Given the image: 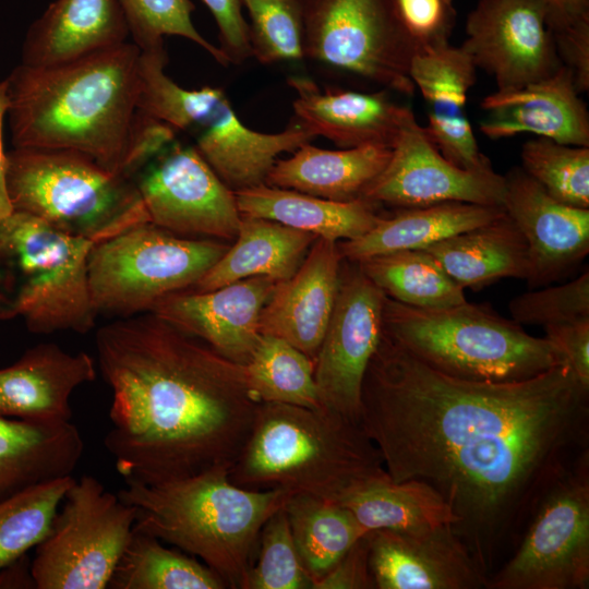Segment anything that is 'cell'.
Listing matches in <instances>:
<instances>
[{
    "label": "cell",
    "mask_w": 589,
    "mask_h": 589,
    "mask_svg": "<svg viewBox=\"0 0 589 589\" xmlns=\"http://www.w3.org/2000/svg\"><path fill=\"white\" fill-rule=\"evenodd\" d=\"M317 238L269 219L241 216L236 242L192 290L209 291L254 276L286 280L301 265Z\"/></svg>",
    "instance_id": "1f68e13d"
},
{
    "label": "cell",
    "mask_w": 589,
    "mask_h": 589,
    "mask_svg": "<svg viewBox=\"0 0 589 589\" xmlns=\"http://www.w3.org/2000/svg\"><path fill=\"white\" fill-rule=\"evenodd\" d=\"M423 250L464 289H479L501 278L529 276L527 242L506 213Z\"/></svg>",
    "instance_id": "4dcf8cb0"
},
{
    "label": "cell",
    "mask_w": 589,
    "mask_h": 589,
    "mask_svg": "<svg viewBox=\"0 0 589 589\" xmlns=\"http://www.w3.org/2000/svg\"><path fill=\"white\" fill-rule=\"evenodd\" d=\"M480 131L500 140L532 133L555 142L589 146V115L569 70L513 89H496L481 101Z\"/></svg>",
    "instance_id": "7402d4cb"
},
{
    "label": "cell",
    "mask_w": 589,
    "mask_h": 589,
    "mask_svg": "<svg viewBox=\"0 0 589 589\" xmlns=\"http://www.w3.org/2000/svg\"><path fill=\"white\" fill-rule=\"evenodd\" d=\"M549 27L557 57L570 71L578 93L589 91V7L555 9L549 5Z\"/></svg>",
    "instance_id": "bcb514c9"
},
{
    "label": "cell",
    "mask_w": 589,
    "mask_h": 589,
    "mask_svg": "<svg viewBox=\"0 0 589 589\" xmlns=\"http://www.w3.org/2000/svg\"><path fill=\"white\" fill-rule=\"evenodd\" d=\"M504 178L503 208L528 245L529 287L565 278L589 253V208L552 197L522 168H513Z\"/></svg>",
    "instance_id": "e0dca14e"
},
{
    "label": "cell",
    "mask_w": 589,
    "mask_h": 589,
    "mask_svg": "<svg viewBox=\"0 0 589 589\" xmlns=\"http://www.w3.org/2000/svg\"><path fill=\"white\" fill-rule=\"evenodd\" d=\"M170 125L137 111L127 153L124 176L132 178L175 141Z\"/></svg>",
    "instance_id": "c3c4849f"
},
{
    "label": "cell",
    "mask_w": 589,
    "mask_h": 589,
    "mask_svg": "<svg viewBox=\"0 0 589 589\" xmlns=\"http://www.w3.org/2000/svg\"><path fill=\"white\" fill-rule=\"evenodd\" d=\"M96 360L87 352L71 353L53 342L25 350L11 365L0 369V416L35 421L72 419L70 399L97 376Z\"/></svg>",
    "instance_id": "603a6c76"
},
{
    "label": "cell",
    "mask_w": 589,
    "mask_h": 589,
    "mask_svg": "<svg viewBox=\"0 0 589 589\" xmlns=\"http://www.w3.org/2000/svg\"><path fill=\"white\" fill-rule=\"evenodd\" d=\"M360 425L393 481L421 480L443 496L490 576L544 491L589 449V388L567 364L522 381L457 378L383 333Z\"/></svg>",
    "instance_id": "6da1fadb"
},
{
    "label": "cell",
    "mask_w": 589,
    "mask_h": 589,
    "mask_svg": "<svg viewBox=\"0 0 589 589\" xmlns=\"http://www.w3.org/2000/svg\"><path fill=\"white\" fill-rule=\"evenodd\" d=\"M129 35L119 0H56L27 29L21 63L70 62L123 44Z\"/></svg>",
    "instance_id": "484cf974"
},
{
    "label": "cell",
    "mask_w": 589,
    "mask_h": 589,
    "mask_svg": "<svg viewBox=\"0 0 589 589\" xmlns=\"http://www.w3.org/2000/svg\"><path fill=\"white\" fill-rule=\"evenodd\" d=\"M73 476L45 481L0 500V569L48 534Z\"/></svg>",
    "instance_id": "f35d334b"
},
{
    "label": "cell",
    "mask_w": 589,
    "mask_h": 589,
    "mask_svg": "<svg viewBox=\"0 0 589 589\" xmlns=\"http://www.w3.org/2000/svg\"><path fill=\"white\" fill-rule=\"evenodd\" d=\"M505 214L501 206L445 202L398 208L363 236L338 243L342 260L360 262L402 250L425 249L459 232L485 225Z\"/></svg>",
    "instance_id": "f546056e"
},
{
    "label": "cell",
    "mask_w": 589,
    "mask_h": 589,
    "mask_svg": "<svg viewBox=\"0 0 589 589\" xmlns=\"http://www.w3.org/2000/svg\"><path fill=\"white\" fill-rule=\"evenodd\" d=\"M250 23L252 57L263 64L303 59L300 0H242Z\"/></svg>",
    "instance_id": "60d3db41"
},
{
    "label": "cell",
    "mask_w": 589,
    "mask_h": 589,
    "mask_svg": "<svg viewBox=\"0 0 589 589\" xmlns=\"http://www.w3.org/2000/svg\"><path fill=\"white\" fill-rule=\"evenodd\" d=\"M227 467L159 482L124 481L118 495L136 509L134 529L200 558L225 582L244 589L265 521L290 493L251 490Z\"/></svg>",
    "instance_id": "277c9868"
},
{
    "label": "cell",
    "mask_w": 589,
    "mask_h": 589,
    "mask_svg": "<svg viewBox=\"0 0 589 589\" xmlns=\"http://www.w3.org/2000/svg\"><path fill=\"white\" fill-rule=\"evenodd\" d=\"M12 209L96 242L148 217L135 182L67 149L15 148L5 154Z\"/></svg>",
    "instance_id": "ba28073f"
},
{
    "label": "cell",
    "mask_w": 589,
    "mask_h": 589,
    "mask_svg": "<svg viewBox=\"0 0 589 589\" xmlns=\"http://www.w3.org/2000/svg\"><path fill=\"white\" fill-rule=\"evenodd\" d=\"M130 35L140 48L164 44L165 36L189 39L209 53L219 64H230L219 47L200 34L192 21L194 5L191 0H119Z\"/></svg>",
    "instance_id": "b9f144b4"
},
{
    "label": "cell",
    "mask_w": 589,
    "mask_h": 589,
    "mask_svg": "<svg viewBox=\"0 0 589 589\" xmlns=\"http://www.w3.org/2000/svg\"><path fill=\"white\" fill-rule=\"evenodd\" d=\"M139 57L125 41L61 64H17L5 77L13 147L74 151L124 176Z\"/></svg>",
    "instance_id": "3957f363"
},
{
    "label": "cell",
    "mask_w": 589,
    "mask_h": 589,
    "mask_svg": "<svg viewBox=\"0 0 589 589\" xmlns=\"http://www.w3.org/2000/svg\"><path fill=\"white\" fill-rule=\"evenodd\" d=\"M218 27L220 49L230 63L252 57L249 23L242 13V0H202Z\"/></svg>",
    "instance_id": "7dc6e473"
},
{
    "label": "cell",
    "mask_w": 589,
    "mask_h": 589,
    "mask_svg": "<svg viewBox=\"0 0 589 589\" xmlns=\"http://www.w3.org/2000/svg\"><path fill=\"white\" fill-rule=\"evenodd\" d=\"M0 588H35L27 555L0 569Z\"/></svg>",
    "instance_id": "f5cc1de1"
},
{
    "label": "cell",
    "mask_w": 589,
    "mask_h": 589,
    "mask_svg": "<svg viewBox=\"0 0 589 589\" xmlns=\"http://www.w3.org/2000/svg\"><path fill=\"white\" fill-rule=\"evenodd\" d=\"M369 534L364 533L336 564L313 585V589H375L369 563Z\"/></svg>",
    "instance_id": "681fc988"
},
{
    "label": "cell",
    "mask_w": 589,
    "mask_h": 589,
    "mask_svg": "<svg viewBox=\"0 0 589 589\" xmlns=\"http://www.w3.org/2000/svg\"><path fill=\"white\" fill-rule=\"evenodd\" d=\"M392 148L366 145L324 149L310 143L292 156L277 159L265 184L313 196L349 202L362 199L366 188L386 167Z\"/></svg>",
    "instance_id": "83f0119b"
},
{
    "label": "cell",
    "mask_w": 589,
    "mask_h": 589,
    "mask_svg": "<svg viewBox=\"0 0 589 589\" xmlns=\"http://www.w3.org/2000/svg\"><path fill=\"white\" fill-rule=\"evenodd\" d=\"M519 325H554L589 318V272L561 286L531 290L508 305Z\"/></svg>",
    "instance_id": "ee69618b"
},
{
    "label": "cell",
    "mask_w": 589,
    "mask_h": 589,
    "mask_svg": "<svg viewBox=\"0 0 589 589\" xmlns=\"http://www.w3.org/2000/svg\"><path fill=\"white\" fill-rule=\"evenodd\" d=\"M366 530L416 531L458 521L443 496L424 481L374 480L339 502Z\"/></svg>",
    "instance_id": "d6a6232c"
},
{
    "label": "cell",
    "mask_w": 589,
    "mask_h": 589,
    "mask_svg": "<svg viewBox=\"0 0 589 589\" xmlns=\"http://www.w3.org/2000/svg\"><path fill=\"white\" fill-rule=\"evenodd\" d=\"M545 337L563 352L567 365L589 388V318L544 326Z\"/></svg>",
    "instance_id": "f907efd6"
},
{
    "label": "cell",
    "mask_w": 589,
    "mask_h": 589,
    "mask_svg": "<svg viewBox=\"0 0 589 589\" xmlns=\"http://www.w3.org/2000/svg\"><path fill=\"white\" fill-rule=\"evenodd\" d=\"M386 1L412 57L449 44L457 16L453 0Z\"/></svg>",
    "instance_id": "f6af8a7d"
},
{
    "label": "cell",
    "mask_w": 589,
    "mask_h": 589,
    "mask_svg": "<svg viewBox=\"0 0 589 589\" xmlns=\"http://www.w3.org/2000/svg\"><path fill=\"white\" fill-rule=\"evenodd\" d=\"M84 450L71 422L0 416V500L32 485L72 476Z\"/></svg>",
    "instance_id": "4316f807"
},
{
    "label": "cell",
    "mask_w": 589,
    "mask_h": 589,
    "mask_svg": "<svg viewBox=\"0 0 589 589\" xmlns=\"http://www.w3.org/2000/svg\"><path fill=\"white\" fill-rule=\"evenodd\" d=\"M303 58L412 96L411 52L386 0H300Z\"/></svg>",
    "instance_id": "7c38bea8"
},
{
    "label": "cell",
    "mask_w": 589,
    "mask_h": 589,
    "mask_svg": "<svg viewBox=\"0 0 589 589\" xmlns=\"http://www.w3.org/2000/svg\"><path fill=\"white\" fill-rule=\"evenodd\" d=\"M194 147L233 192L265 183L281 153H293L316 136L296 119L278 133L247 127L227 95L196 129Z\"/></svg>",
    "instance_id": "d4e9b609"
},
{
    "label": "cell",
    "mask_w": 589,
    "mask_h": 589,
    "mask_svg": "<svg viewBox=\"0 0 589 589\" xmlns=\"http://www.w3.org/2000/svg\"><path fill=\"white\" fill-rule=\"evenodd\" d=\"M543 0H479L466 21L460 46L476 68L490 74L497 89L543 80L562 65Z\"/></svg>",
    "instance_id": "2e32d148"
},
{
    "label": "cell",
    "mask_w": 589,
    "mask_h": 589,
    "mask_svg": "<svg viewBox=\"0 0 589 589\" xmlns=\"http://www.w3.org/2000/svg\"><path fill=\"white\" fill-rule=\"evenodd\" d=\"M235 195L241 216L269 219L336 242L363 236L383 217L375 212L376 204L363 199L338 202L265 183Z\"/></svg>",
    "instance_id": "f1b7e54d"
},
{
    "label": "cell",
    "mask_w": 589,
    "mask_h": 589,
    "mask_svg": "<svg viewBox=\"0 0 589 589\" xmlns=\"http://www.w3.org/2000/svg\"><path fill=\"white\" fill-rule=\"evenodd\" d=\"M284 508L300 560L313 585L368 532L339 502L290 494Z\"/></svg>",
    "instance_id": "836d02e7"
},
{
    "label": "cell",
    "mask_w": 589,
    "mask_h": 589,
    "mask_svg": "<svg viewBox=\"0 0 589 589\" xmlns=\"http://www.w3.org/2000/svg\"><path fill=\"white\" fill-rule=\"evenodd\" d=\"M296 92V119L315 136L340 148L377 145L392 148L405 120L412 111L389 97L387 89L375 93L322 89L305 76H290Z\"/></svg>",
    "instance_id": "cb8c5ba5"
},
{
    "label": "cell",
    "mask_w": 589,
    "mask_h": 589,
    "mask_svg": "<svg viewBox=\"0 0 589 589\" xmlns=\"http://www.w3.org/2000/svg\"><path fill=\"white\" fill-rule=\"evenodd\" d=\"M136 509L93 476L74 479L35 548L36 589H105L133 533Z\"/></svg>",
    "instance_id": "30bf717a"
},
{
    "label": "cell",
    "mask_w": 589,
    "mask_h": 589,
    "mask_svg": "<svg viewBox=\"0 0 589 589\" xmlns=\"http://www.w3.org/2000/svg\"><path fill=\"white\" fill-rule=\"evenodd\" d=\"M520 157L524 171L552 197L589 208V146L538 136L524 143Z\"/></svg>",
    "instance_id": "ab89813d"
},
{
    "label": "cell",
    "mask_w": 589,
    "mask_h": 589,
    "mask_svg": "<svg viewBox=\"0 0 589 589\" xmlns=\"http://www.w3.org/2000/svg\"><path fill=\"white\" fill-rule=\"evenodd\" d=\"M95 344L112 393L104 444L124 481L231 469L262 404L243 364L153 312L104 325Z\"/></svg>",
    "instance_id": "7a4b0ae2"
},
{
    "label": "cell",
    "mask_w": 589,
    "mask_h": 589,
    "mask_svg": "<svg viewBox=\"0 0 589 589\" xmlns=\"http://www.w3.org/2000/svg\"><path fill=\"white\" fill-rule=\"evenodd\" d=\"M229 245L184 238L143 223L96 243L88 285L99 314L129 317L151 312L165 297L189 290Z\"/></svg>",
    "instance_id": "9c48e42d"
},
{
    "label": "cell",
    "mask_w": 589,
    "mask_h": 589,
    "mask_svg": "<svg viewBox=\"0 0 589 589\" xmlns=\"http://www.w3.org/2000/svg\"><path fill=\"white\" fill-rule=\"evenodd\" d=\"M383 333L430 368L468 381H522L567 364L554 342L488 304L420 309L385 297Z\"/></svg>",
    "instance_id": "8992f818"
},
{
    "label": "cell",
    "mask_w": 589,
    "mask_h": 589,
    "mask_svg": "<svg viewBox=\"0 0 589 589\" xmlns=\"http://www.w3.org/2000/svg\"><path fill=\"white\" fill-rule=\"evenodd\" d=\"M505 178L494 171L467 170L447 160L411 111L383 171L362 199L376 205L411 208L445 202L503 207Z\"/></svg>",
    "instance_id": "9a60e30c"
},
{
    "label": "cell",
    "mask_w": 589,
    "mask_h": 589,
    "mask_svg": "<svg viewBox=\"0 0 589 589\" xmlns=\"http://www.w3.org/2000/svg\"><path fill=\"white\" fill-rule=\"evenodd\" d=\"M368 534L375 589H486L489 576L450 525Z\"/></svg>",
    "instance_id": "ac0fdd59"
},
{
    "label": "cell",
    "mask_w": 589,
    "mask_h": 589,
    "mask_svg": "<svg viewBox=\"0 0 589 589\" xmlns=\"http://www.w3.org/2000/svg\"><path fill=\"white\" fill-rule=\"evenodd\" d=\"M341 260L336 241L317 238L294 274L276 285L261 313V335L279 337L315 361L335 306Z\"/></svg>",
    "instance_id": "44dd1931"
},
{
    "label": "cell",
    "mask_w": 589,
    "mask_h": 589,
    "mask_svg": "<svg viewBox=\"0 0 589 589\" xmlns=\"http://www.w3.org/2000/svg\"><path fill=\"white\" fill-rule=\"evenodd\" d=\"M476 65L461 47L450 44L414 55L409 75L428 106V136L450 163L467 170L492 168L478 146L466 115Z\"/></svg>",
    "instance_id": "ffe728a7"
},
{
    "label": "cell",
    "mask_w": 589,
    "mask_h": 589,
    "mask_svg": "<svg viewBox=\"0 0 589 589\" xmlns=\"http://www.w3.org/2000/svg\"><path fill=\"white\" fill-rule=\"evenodd\" d=\"M385 297L353 263L340 275L335 306L314 361L321 406L359 424L363 378L383 336Z\"/></svg>",
    "instance_id": "5bb4252c"
},
{
    "label": "cell",
    "mask_w": 589,
    "mask_h": 589,
    "mask_svg": "<svg viewBox=\"0 0 589 589\" xmlns=\"http://www.w3.org/2000/svg\"><path fill=\"white\" fill-rule=\"evenodd\" d=\"M385 477L381 454L359 423L324 407L278 402L260 405L229 472L242 488L334 502Z\"/></svg>",
    "instance_id": "5b68a950"
},
{
    "label": "cell",
    "mask_w": 589,
    "mask_h": 589,
    "mask_svg": "<svg viewBox=\"0 0 589 589\" xmlns=\"http://www.w3.org/2000/svg\"><path fill=\"white\" fill-rule=\"evenodd\" d=\"M257 549V558L248 573L244 589L312 588V579L300 560L284 507L265 521Z\"/></svg>",
    "instance_id": "7bdbcfd3"
},
{
    "label": "cell",
    "mask_w": 589,
    "mask_h": 589,
    "mask_svg": "<svg viewBox=\"0 0 589 589\" xmlns=\"http://www.w3.org/2000/svg\"><path fill=\"white\" fill-rule=\"evenodd\" d=\"M248 383L261 402L320 408L314 361L288 341L261 335L243 364Z\"/></svg>",
    "instance_id": "74e56055"
},
{
    "label": "cell",
    "mask_w": 589,
    "mask_h": 589,
    "mask_svg": "<svg viewBox=\"0 0 589 589\" xmlns=\"http://www.w3.org/2000/svg\"><path fill=\"white\" fill-rule=\"evenodd\" d=\"M135 184L153 225L184 238H236L241 214L235 192L194 146L165 149Z\"/></svg>",
    "instance_id": "4fadbf2b"
},
{
    "label": "cell",
    "mask_w": 589,
    "mask_h": 589,
    "mask_svg": "<svg viewBox=\"0 0 589 589\" xmlns=\"http://www.w3.org/2000/svg\"><path fill=\"white\" fill-rule=\"evenodd\" d=\"M555 9H577L589 7V0H543Z\"/></svg>",
    "instance_id": "db71d44e"
},
{
    "label": "cell",
    "mask_w": 589,
    "mask_h": 589,
    "mask_svg": "<svg viewBox=\"0 0 589 589\" xmlns=\"http://www.w3.org/2000/svg\"><path fill=\"white\" fill-rule=\"evenodd\" d=\"M164 44L140 49L136 108L177 130H195L226 96L219 87L187 89L165 72Z\"/></svg>",
    "instance_id": "8d00e7d4"
},
{
    "label": "cell",
    "mask_w": 589,
    "mask_h": 589,
    "mask_svg": "<svg viewBox=\"0 0 589 589\" xmlns=\"http://www.w3.org/2000/svg\"><path fill=\"white\" fill-rule=\"evenodd\" d=\"M517 549L486 589L589 587V449L541 495Z\"/></svg>",
    "instance_id": "8fae6325"
},
{
    "label": "cell",
    "mask_w": 589,
    "mask_h": 589,
    "mask_svg": "<svg viewBox=\"0 0 589 589\" xmlns=\"http://www.w3.org/2000/svg\"><path fill=\"white\" fill-rule=\"evenodd\" d=\"M10 108L9 85L7 79L0 80V223L13 212L5 184V154L3 148V123Z\"/></svg>",
    "instance_id": "816d5d0a"
},
{
    "label": "cell",
    "mask_w": 589,
    "mask_h": 589,
    "mask_svg": "<svg viewBox=\"0 0 589 589\" xmlns=\"http://www.w3.org/2000/svg\"><path fill=\"white\" fill-rule=\"evenodd\" d=\"M386 297L420 309H444L466 302L457 285L423 249L402 250L357 262Z\"/></svg>",
    "instance_id": "d590c367"
},
{
    "label": "cell",
    "mask_w": 589,
    "mask_h": 589,
    "mask_svg": "<svg viewBox=\"0 0 589 589\" xmlns=\"http://www.w3.org/2000/svg\"><path fill=\"white\" fill-rule=\"evenodd\" d=\"M277 284L254 276L209 291H179L158 301L151 312L223 357L245 364L261 337L262 310Z\"/></svg>",
    "instance_id": "d6986e66"
},
{
    "label": "cell",
    "mask_w": 589,
    "mask_h": 589,
    "mask_svg": "<svg viewBox=\"0 0 589 589\" xmlns=\"http://www.w3.org/2000/svg\"><path fill=\"white\" fill-rule=\"evenodd\" d=\"M96 243L13 211L0 223V320L22 317L41 335L93 329L88 257Z\"/></svg>",
    "instance_id": "52a82bcc"
},
{
    "label": "cell",
    "mask_w": 589,
    "mask_h": 589,
    "mask_svg": "<svg viewBox=\"0 0 589 589\" xmlns=\"http://www.w3.org/2000/svg\"><path fill=\"white\" fill-rule=\"evenodd\" d=\"M110 589H224L225 582L196 557L167 548L133 528L109 581Z\"/></svg>",
    "instance_id": "e575fe53"
}]
</instances>
